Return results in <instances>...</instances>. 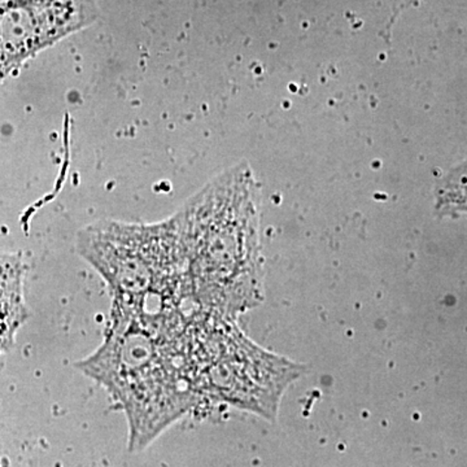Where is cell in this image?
<instances>
[{"label":"cell","instance_id":"2","mask_svg":"<svg viewBox=\"0 0 467 467\" xmlns=\"http://www.w3.org/2000/svg\"><path fill=\"white\" fill-rule=\"evenodd\" d=\"M76 367L124 410L131 451L149 447L199 400L189 371L165 339L116 304L104 342Z\"/></svg>","mask_w":467,"mask_h":467},{"label":"cell","instance_id":"3","mask_svg":"<svg viewBox=\"0 0 467 467\" xmlns=\"http://www.w3.org/2000/svg\"><path fill=\"white\" fill-rule=\"evenodd\" d=\"M76 248L109 285L112 301L131 303L186 278L175 214L153 223L97 221L79 230Z\"/></svg>","mask_w":467,"mask_h":467},{"label":"cell","instance_id":"1","mask_svg":"<svg viewBox=\"0 0 467 467\" xmlns=\"http://www.w3.org/2000/svg\"><path fill=\"white\" fill-rule=\"evenodd\" d=\"M186 275L202 308L230 319L260 300L254 184L244 169L217 178L175 213Z\"/></svg>","mask_w":467,"mask_h":467},{"label":"cell","instance_id":"5","mask_svg":"<svg viewBox=\"0 0 467 467\" xmlns=\"http://www.w3.org/2000/svg\"><path fill=\"white\" fill-rule=\"evenodd\" d=\"M23 261L16 254H0V349L11 342L23 319L21 299Z\"/></svg>","mask_w":467,"mask_h":467},{"label":"cell","instance_id":"4","mask_svg":"<svg viewBox=\"0 0 467 467\" xmlns=\"http://www.w3.org/2000/svg\"><path fill=\"white\" fill-rule=\"evenodd\" d=\"M97 16L94 0L0 3V84L34 55Z\"/></svg>","mask_w":467,"mask_h":467}]
</instances>
